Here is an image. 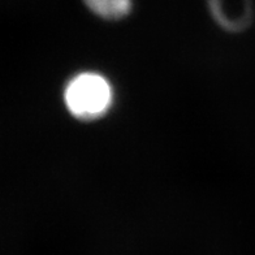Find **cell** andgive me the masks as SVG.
Instances as JSON below:
<instances>
[{
	"instance_id": "1",
	"label": "cell",
	"mask_w": 255,
	"mask_h": 255,
	"mask_svg": "<svg viewBox=\"0 0 255 255\" xmlns=\"http://www.w3.org/2000/svg\"><path fill=\"white\" fill-rule=\"evenodd\" d=\"M64 97L73 116L81 120H94L102 118L111 107L112 89L99 74L82 73L68 84Z\"/></svg>"
},
{
	"instance_id": "2",
	"label": "cell",
	"mask_w": 255,
	"mask_h": 255,
	"mask_svg": "<svg viewBox=\"0 0 255 255\" xmlns=\"http://www.w3.org/2000/svg\"><path fill=\"white\" fill-rule=\"evenodd\" d=\"M85 3L94 13L107 20L127 16L131 7L130 0H85Z\"/></svg>"
}]
</instances>
